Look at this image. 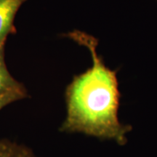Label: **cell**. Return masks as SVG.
I'll return each mask as SVG.
<instances>
[{
	"mask_svg": "<svg viewBox=\"0 0 157 157\" xmlns=\"http://www.w3.org/2000/svg\"><path fill=\"white\" fill-rule=\"evenodd\" d=\"M69 36L89 49L93 66L74 76L66 88L67 114L60 130L83 133L101 140L126 144L132 126L121 123L118 117L120 93L117 71L108 68L97 53L98 39L75 31Z\"/></svg>",
	"mask_w": 157,
	"mask_h": 157,
	"instance_id": "cell-1",
	"label": "cell"
},
{
	"mask_svg": "<svg viewBox=\"0 0 157 157\" xmlns=\"http://www.w3.org/2000/svg\"><path fill=\"white\" fill-rule=\"evenodd\" d=\"M25 0H0V47L5 44L7 36L12 32L13 21L20 7Z\"/></svg>",
	"mask_w": 157,
	"mask_h": 157,
	"instance_id": "cell-2",
	"label": "cell"
},
{
	"mask_svg": "<svg viewBox=\"0 0 157 157\" xmlns=\"http://www.w3.org/2000/svg\"><path fill=\"white\" fill-rule=\"evenodd\" d=\"M10 93H27L23 84L16 81L8 71L5 61L3 46L0 47V96Z\"/></svg>",
	"mask_w": 157,
	"mask_h": 157,
	"instance_id": "cell-3",
	"label": "cell"
},
{
	"mask_svg": "<svg viewBox=\"0 0 157 157\" xmlns=\"http://www.w3.org/2000/svg\"><path fill=\"white\" fill-rule=\"evenodd\" d=\"M0 157H39L32 150L8 140H0Z\"/></svg>",
	"mask_w": 157,
	"mask_h": 157,
	"instance_id": "cell-4",
	"label": "cell"
},
{
	"mask_svg": "<svg viewBox=\"0 0 157 157\" xmlns=\"http://www.w3.org/2000/svg\"><path fill=\"white\" fill-rule=\"evenodd\" d=\"M27 93H10L0 96V110L13 102L22 100L26 98Z\"/></svg>",
	"mask_w": 157,
	"mask_h": 157,
	"instance_id": "cell-5",
	"label": "cell"
}]
</instances>
